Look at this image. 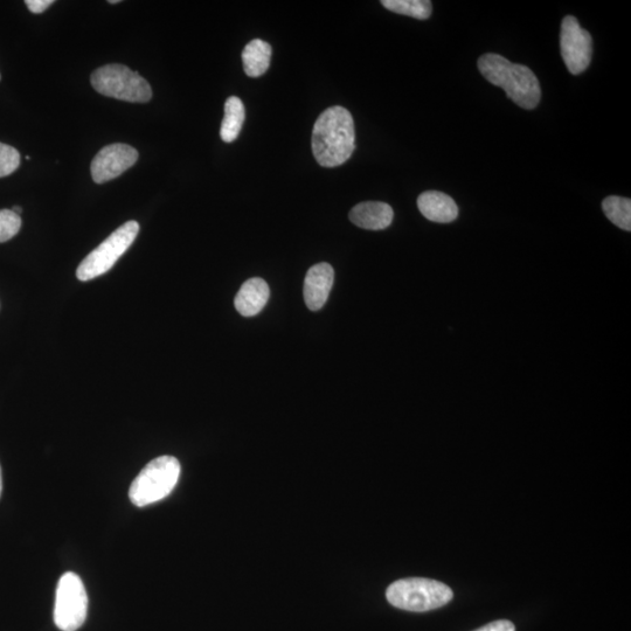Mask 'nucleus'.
<instances>
[{
    "instance_id": "f257e3e1",
    "label": "nucleus",
    "mask_w": 631,
    "mask_h": 631,
    "mask_svg": "<svg viewBox=\"0 0 631 631\" xmlns=\"http://www.w3.org/2000/svg\"><path fill=\"white\" fill-rule=\"evenodd\" d=\"M356 149L355 121L348 109L331 107L318 117L312 130V152L324 168H336Z\"/></svg>"
},
{
    "instance_id": "f03ea898",
    "label": "nucleus",
    "mask_w": 631,
    "mask_h": 631,
    "mask_svg": "<svg viewBox=\"0 0 631 631\" xmlns=\"http://www.w3.org/2000/svg\"><path fill=\"white\" fill-rule=\"evenodd\" d=\"M478 68L485 79L502 88L520 108L535 109L542 99L537 76L529 67L512 64L502 55L488 53L478 60Z\"/></svg>"
},
{
    "instance_id": "7ed1b4c3",
    "label": "nucleus",
    "mask_w": 631,
    "mask_h": 631,
    "mask_svg": "<svg viewBox=\"0 0 631 631\" xmlns=\"http://www.w3.org/2000/svg\"><path fill=\"white\" fill-rule=\"evenodd\" d=\"M386 598L395 608L422 613L446 606L453 600L454 593L440 581L408 578L393 582L387 588Z\"/></svg>"
},
{
    "instance_id": "20e7f679",
    "label": "nucleus",
    "mask_w": 631,
    "mask_h": 631,
    "mask_svg": "<svg viewBox=\"0 0 631 631\" xmlns=\"http://www.w3.org/2000/svg\"><path fill=\"white\" fill-rule=\"evenodd\" d=\"M180 470V463L173 456H161L151 461L131 484V503L138 508H144L168 497L176 488Z\"/></svg>"
},
{
    "instance_id": "39448f33",
    "label": "nucleus",
    "mask_w": 631,
    "mask_h": 631,
    "mask_svg": "<svg viewBox=\"0 0 631 631\" xmlns=\"http://www.w3.org/2000/svg\"><path fill=\"white\" fill-rule=\"evenodd\" d=\"M92 86L97 93L113 99L145 103L152 97L149 82L122 65L103 66L92 74Z\"/></svg>"
},
{
    "instance_id": "423d86ee",
    "label": "nucleus",
    "mask_w": 631,
    "mask_h": 631,
    "mask_svg": "<svg viewBox=\"0 0 631 631\" xmlns=\"http://www.w3.org/2000/svg\"><path fill=\"white\" fill-rule=\"evenodd\" d=\"M138 232H140V225L134 220L117 228L110 237L80 263L78 270H76L78 279L87 282L108 273L121 256L128 251L129 247L134 244Z\"/></svg>"
},
{
    "instance_id": "0eeeda50",
    "label": "nucleus",
    "mask_w": 631,
    "mask_h": 631,
    "mask_svg": "<svg viewBox=\"0 0 631 631\" xmlns=\"http://www.w3.org/2000/svg\"><path fill=\"white\" fill-rule=\"evenodd\" d=\"M88 596L79 575H62L55 596L54 622L62 631H76L87 619Z\"/></svg>"
},
{
    "instance_id": "6e6552de",
    "label": "nucleus",
    "mask_w": 631,
    "mask_h": 631,
    "mask_svg": "<svg viewBox=\"0 0 631 631\" xmlns=\"http://www.w3.org/2000/svg\"><path fill=\"white\" fill-rule=\"evenodd\" d=\"M560 50L568 72L573 75L584 73L591 65L593 40L591 34L582 29L577 18H564L561 24Z\"/></svg>"
},
{
    "instance_id": "1a4fd4ad",
    "label": "nucleus",
    "mask_w": 631,
    "mask_h": 631,
    "mask_svg": "<svg viewBox=\"0 0 631 631\" xmlns=\"http://www.w3.org/2000/svg\"><path fill=\"white\" fill-rule=\"evenodd\" d=\"M137 159L138 152L130 145L110 144L95 156L90 172L96 184L108 183L134 166Z\"/></svg>"
},
{
    "instance_id": "9d476101",
    "label": "nucleus",
    "mask_w": 631,
    "mask_h": 631,
    "mask_svg": "<svg viewBox=\"0 0 631 631\" xmlns=\"http://www.w3.org/2000/svg\"><path fill=\"white\" fill-rule=\"evenodd\" d=\"M335 272L329 263H318L309 269L304 280V301L312 311L320 310L327 303Z\"/></svg>"
},
{
    "instance_id": "9b49d317",
    "label": "nucleus",
    "mask_w": 631,
    "mask_h": 631,
    "mask_svg": "<svg viewBox=\"0 0 631 631\" xmlns=\"http://www.w3.org/2000/svg\"><path fill=\"white\" fill-rule=\"evenodd\" d=\"M352 224L364 230L381 231L390 227L394 218L393 208L380 201H366L353 207L350 212Z\"/></svg>"
},
{
    "instance_id": "f8f14e48",
    "label": "nucleus",
    "mask_w": 631,
    "mask_h": 631,
    "mask_svg": "<svg viewBox=\"0 0 631 631\" xmlns=\"http://www.w3.org/2000/svg\"><path fill=\"white\" fill-rule=\"evenodd\" d=\"M419 210L433 223L449 224L459 217V207L448 194L439 191H426L418 198Z\"/></svg>"
},
{
    "instance_id": "ddd939ff",
    "label": "nucleus",
    "mask_w": 631,
    "mask_h": 631,
    "mask_svg": "<svg viewBox=\"0 0 631 631\" xmlns=\"http://www.w3.org/2000/svg\"><path fill=\"white\" fill-rule=\"evenodd\" d=\"M270 290L265 280L254 277L242 284L237 296H235V308L240 315L253 317L260 314L269 300Z\"/></svg>"
},
{
    "instance_id": "4468645a",
    "label": "nucleus",
    "mask_w": 631,
    "mask_h": 631,
    "mask_svg": "<svg viewBox=\"0 0 631 631\" xmlns=\"http://www.w3.org/2000/svg\"><path fill=\"white\" fill-rule=\"evenodd\" d=\"M272 58V46L266 41L255 39L242 52V64L249 78H260L268 71Z\"/></svg>"
},
{
    "instance_id": "2eb2a0df",
    "label": "nucleus",
    "mask_w": 631,
    "mask_h": 631,
    "mask_svg": "<svg viewBox=\"0 0 631 631\" xmlns=\"http://www.w3.org/2000/svg\"><path fill=\"white\" fill-rule=\"evenodd\" d=\"M246 110L239 97H228L225 103V117L221 123L220 136L225 143H233L239 137L244 126Z\"/></svg>"
},
{
    "instance_id": "dca6fc26",
    "label": "nucleus",
    "mask_w": 631,
    "mask_h": 631,
    "mask_svg": "<svg viewBox=\"0 0 631 631\" xmlns=\"http://www.w3.org/2000/svg\"><path fill=\"white\" fill-rule=\"evenodd\" d=\"M602 210L612 223L621 230L631 231V200L621 197H608L603 200Z\"/></svg>"
},
{
    "instance_id": "f3484780",
    "label": "nucleus",
    "mask_w": 631,
    "mask_h": 631,
    "mask_svg": "<svg viewBox=\"0 0 631 631\" xmlns=\"http://www.w3.org/2000/svg\"><path fill=\"white\" fill-rule=\"evenodd\" d=\"M384 8L398 15L426 20L432 16L433 5L429 0H383Z\"/></svg>"
},
{
    "instance_id": "a211bd4d",
    "label": "nucleus",
    "mask_w": 631,
    "mask_h": 631,
    "mask_svg": "<svg viewBox=\"0 0 631 631\" xmlns=\"http://www.w3.org/2000/svg\"><path fill=\"white\" fill-rule=\"evenodd\" d=\"M22 227V218L12 210H0V244L16 237Z\"/></svg>"
},
{
    "instance_id": "6ab92c4d",
    "label": "nucleus",
    "mask_w": 631,
    "mask_h": 631,
    "mask_svg": "<svg viewBox=\"0 0 631 631\" xmlns=\"http://www.w3.org/2000/svg\"><path fill=\"white\" fill-rule=\"evenodd\" d=\"M20 165V154L17 149L0 143V178L10 176Z\"/></svg>"
},
{
    "instance_id": "aec40b11",
    "label": "nucleus",
    "mask_w": 631,
    "mask_h": 631,
    "mask_svg": "<svg viewBox=\"0 0 631 631\" xmlns=\"http://www.w3.org/2000/svg\"><path fill=\"white\" fill-rule=\"evenodd\" d=\"M475 631H516L515 624L508 620H499L491 622L480 629Z\"/></svg>"
},
{
    "instance_id": "412c9836",
    "label": "nucleus",
    "mask_w": 631,
    "mask_h": 631,
    "mask_svg": "<svg viewBox=\"0 0 631 631\" xmlns=\"http://www.w3.org/2000/svg\"><path fill=\"white\" fill-rule=\"evenodd\" d=\"M53 3V0H26L25 2L27 8L34 15H40V13L45 12Z\"/></svg>"
},
{
    "instance_id": "4be33fe9",
    "label": "nucleus",
    "mask_w": 631,
    "mask_h": 631,
    "mask_svg": "<svg viewBox=\"0 0 631 631\" xmlns=\"http://www.w3.org/2000/svg\"><path fill=\"white\" fill-rule=\"evenodd\" d=\"M12 211L15 212L16 214H18V216H20V213L23 212V208L20 206H15L12 208Z\"/></svg>"
},
{
    "instance_id": "5701e85b",
    "label": "nucleus",
    "mask_w": 631,
    "mask_h": 631,
    "mask_svg": "<svg viewBox=\"0 0 631 631\" xmlns=\"http://www.w3.org/2000/svg\"><path fill=\"white\" fill-rule=\"evenodd\" d=\"M3 490V477H2V468H0V495H2Z\"/></svg>"
},
{
    "instance_id": "b1692460",
    "label": "nucleus",
    "mask_w": 631,
    "mask_h": 631,
    "mask_svg": "<svg viewBox=\"0 0 631 631\" xmlns=\"http://www.w3.org/2000/svg\"><path fill=\"white\" fill-rule=\"evenodd\" d=\"M120 3V0H110L109 4H117Z\"/></svg>"
}]
</instances>
